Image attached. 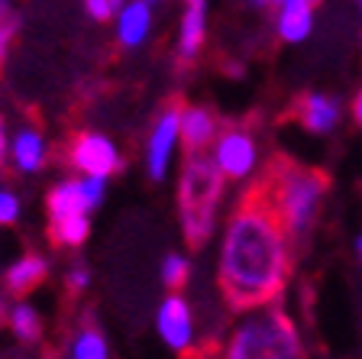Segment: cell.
Masks as SVG:
<instances>
[{
    "instance_id": "f546056e",
    "label": "cell",
    "mask_w": 362,
    "mask_h": 359,
    "mask_svg": "<svg viewBox=\"0 0 362 359\" xmlns=\"http://www.w3.org/2000/svg\"><path fill=\"white\" fill-rule=\"evenodd\" d=\"M113 4H117V7H123V4H127V0H113Z\"/></svg>"
},
{
    "instance_id": "7a4b0ae2",
    "label": "cell",
    "mask_w": 362,
    "mask_h": 359,
    "mask_svg": "<svg viewBox=\"0 0 362 359\" xmlns=\"http://www.w3.org/2000/svg\"><path fill=\"white\" fill-rule=\"evenodd\" d=\"M256 188L262 191L269 207L275 210V217L281 220L288 237L304 239L314 227L320 204H324L327 175L317 172V169H308V165L291 162V159H275Z\"/></svg>"
},
{
    "instance_id": "1f68e13d",
    "label": "cell",
    "mask_w": 362,
    "mask_h": 359,
    "mask_svg": "<svg viewBox=\"0 0 362 359\" xmlns=\"http://www.w3.org/2000/svg\"><path fill=\"white\" fill-rule=\"evenodd\" d=\"M146 4H156V0H146Z\"/></svg>"
},
{
    "instance_id": "ac0fdd59",
    "label": "cell",
    "mask_w": 362,
    "mask_h": 359,
    "mask_svg": "<svg viewBox=\"0 0 362 359\" xmlns=\"http://www.w3.org/2000/svg\"><path fill=\"white\" fill-rule=\"evenodd\" d=\"M10 330L20 343H36L42 337V321H39V311L30 301H20V304L10 311Z\"/></svg>"
},
{
    "instance_id": "e0dca14e",
    "label": "cell",
    "mask_w": 362,
    "mask_h": 359,
    "mask_svg": "<svg viewBox=\"0 0 362 359\" xmlns=\"http://www.w3.org/2000/svg\"><path fill=\"white\" fill-rule=\"evenodd\" d=\"M45 272H49V266H45L42 256H23V259H16L7 269V288L16 295L30 292V288H36L45 278Z\"/></svg>"
},
{
    "instance_id": "f1b7e54d",
    "label": "cell",
    "mask_w": 362,
    "mask_h": 359,
    "mask_svg": "<svg viewBox=\"0 0 362 359\" xmlns=\"http://www.w3.org/2000/svg\"><path fill=\"white\" fill-rule=\"evenodd\" d=\"M356 253H359V256H362V237H359V239H356Z\"/></svg>"
},
{
    "instance_id": "6da1fadb",
    "label": "cell",
    "mask_w": 362,
    "mask_h": 359,
    "mask_svg": "<svg viewBox=\"0 0 362 359\" xmlns=\"http://www.w3.org/2000/svg\"><path fill=\"white\" fill-rule=\"evenodd\" d=\"M288 230L259 188L246 191L233 217L226 220L217 256V282L233 311L262 307L281 295L291 272Z\"/></svg>"
},
{
    "instance_id": "7402d4cb",
    "label": "cell",
    "mask_w": 362,
    "mask_h": 359,
    "mask_svg": "<svg viewBox=\"0 0 362 359\" xmlns=\"http://www.w3.org/2000/svg\"><path fill=\"white\" fill-rule=\"evenodd\" d=\"M16 33V16H13V7L10 0H0V59L7 55V45Z\"/></svg>"
},
{
    "instance_id": "4fadbf2b",
    "label": "cell",
    "mask_w": 362,
    "mask_h": 359,
    "mask_svg": "<svg viewBox=\"0 0 362 359\" xmlns=\"http://www.w3.org/2000/svg\"><path fill=\"white\" fill-rule=\"evenodd\" d=\"M204 36H207V7L204 0H191L188 10L181 13V26H178V55L185 62L197 59L204 45Z\"/></svg>"
},
{
    "instance_id": "277c9868",
    "label": "cell",
    "mask_w": 362,
    "mask_h": 359,
    "mask_svg": "<svg viewBox=\"0 0 362 359\" xmlns=\"http://www.w3.org/2000/svg\"><path fill=\"white\" fill-rule=\"evenodd\" d=\"M220 198H223V175H220L217 162L204 152H191L178 188L181 230L191 246H204L214 237Z\"/></svg>"
},
{
    "instance_id": "ba28073f",
    "label": "cell",
    "mask_w": 362,
    "mask_h": 359,
    "mask_svg": "<svg viewBox=\"0 0 362 359\" xmlns=\"http://www.w3.org/2000/svg\"><path fill=\"white\" fill-rule=\"evenodd\" d=\"M156 330L162 343L175 353H185L194 343V314H191V304L181 295H168L156 311Z\"/></svg>"
},
{
    "instance_id": "ffe728a7",
    "label": "cell",
    "mask_w": 362,
    "mask_h": 359,
    "mask_svg": "<svg viewBox=\"0 0 362 359\" xmlns=\"http://www.w3.org/2000/svg\"><path fill=\"white\" fill-rule=\"evenodd\" d=\"M162 282L168 285V288H185V282H188L191 275V262L188 256H181V253H168L165 262H162Z\"/></svg>"
},
{
    "instance_id": "5bb4252c",
    "label": "cell",
    "mask_w": 362,
    "mask_h": 359,
    "mask_svg": "<svg viewBox=\"0 0 362 359\" xmlns=\"http://www.w3.org/2000/svg\"><path fill=\"white\" fill-rule=\"evenodd\" d=\"M10 159L20 172H39L45 165V139L39 130L23 127L10 139Z\"/></svg>"
},
{
    "instance_id": "9c48e42d",
    "label": "cell",
    "mask_w": 362,
    "mask_h": 359,
    "mask_svg": "<svg viewBox=\"0 0 362 359\" xmlns=\"http://www.w3.org/2000/svg\"><path fill=\"white\" fill-rule=\"evenodd\" d=\"M294 117H298V123L308 133L324 136L339 123V101L330 98V94H317V91L314 94H304L298 101V107H294Z\"/></svg>"
},
{
    "instance_id": "603a6c76",
    "label": "cell",
    "mask_w": 362,
    "mask_h": 359,
    "mask_svg": "<svg viewBox=\"0 0 362 359\" xmlns=\"http://www.w3.org/2000/svg\"><path fill=\"white\" fill-rule=\"evenodd\" d=\"M20 217V198L13 191H0V224H13Z\"/></svg>"
},
{
    "instance_id": "52a82bcc",
    "label": "cell",
    "mask_w": 362,
    "mask_h": 359,
    "mask_svg": "<svg viewBox=\"0 0 362 359\" xmlns=\"http://www.w3.org/2000/svg\"><path fill=\"white\" fill-rule=\"evenodd\" d=\"M68 159L81 175H100V178H110L113 172L123 169V156L117 149V142L104 133H81L71 142Z\"/></svg>"
},
{
    "instance_id": "30bf717a",
    "label": "cell",
    "mask_w": 362,
    "mask_h": 359,
    "mask_svg": "<svg viewBox=\"0 0 362 359\" xmlns=\"http://www.w3.org/2000/svg\"><path fill=\"white\" fill-rule=\"evenodd\" d=\"M314 13L317 0H281L279 4V20L275 30L285 42H304L314 30Z\"/></svg>"
},
{
    "instance_id": "d6a6232c",
    "label": "cell",
    "mask_w": 362,
    "mask_h": 359,
    "mask_svg": "<svg viewBox=\"0 0 362 359\" xmlns=\"http://www.w3.org/2000/svg\"><path fill=\"white\" fill-rule=\"evenodd\" d=\"M272 4H281V0H272Z\"/></svg>"
},
{
    "instance_id": "d4e9b609",
    "label": "cell",
    "mask_w": 362,
    "mask_h": 359,
    "mask_svg": "<svg viewBox=\"0 0 362 359\" xmlns=\"http://www.w3.org/2000/svg\"><path fill=\"white\" fill-rule=\"evenodd\" d=\"M65 282H68V288H71V292H81V288H88V285H90V272L84 269V266H71V269H68V275H65Z\"/></svg>"
},
{
    "instance_id": "484cf974",
    "label": "cell",
    "mask_w": 362,
    "mask_h": 359,
    "mask_svg": "<svg viewBox=\"0 0 362 359\" xmlns=\"http://www.w3.org/2000/svg\"><path fill=\"white\" fill-rule=\"evenodd\" d=\"M10 152V142H7V123H4V117H0V159Z\"/></svg>"
},
{
    "instance_id": "4316f807",
    "label": "cell",
    "mask_w": 362,
    "mask_h": 359,
    "mask_svg": "<svg viewBox=\"0 0 362 359\" xmlns=\"http://www.w3.org/2000/svg\"><path fill=\"white\" fill-rule=\"evenodd\" d=\"M353 117H356V123L362 127V91L356 94V101H353Z\"/></svg>"
},
{
    "instance_id": "83f0119b",
    "label": "cell",
    "mask_w": 362,
    "mask_h": 359,
    "mask_svg": "<svg viewBox=\"0 0 362 359\" xmlns=\"http://www.w3.org/2000/svg\"><path fill=\"white\" fill-rule=\"evenodd\" d=\"M249 7H265V4H272V0H246Z\"/></svg>"
},
{
    "instance_id": "d6986e66",
    "label": "cell",
    "mask_w": 362,
    "mask_h": 359,
    "mask_svg": "<svg viewBox=\"0 0 362 359\" xmlns=\"http://www.w3.org/2000/svg\"><path fill=\"white\" fill-rule=\"evenodd\" d=\"M55 227V239H59L62 246H81L84 239L90 233V220L88 214H78V217H68V220H59Z\"/></svg>"
},
{
    "instance_id": "8fae6325",
    "label": "cell",
    "mask_w": 362,
    "mask_h": 359,
    "mask_svg": "<svg viewBox=\"0 0 362 359\" xmlns=\"http://www.w3.org/2000/svg\"><path fill=\"white\" fill-rule=\"evenodd\" d=\"M152 30V4L146 0H129L123 4L120 13H117V36H120V45L127 49H136L149 39Z\"/></svg>"
},
{
    "instance_id": "7c38bea8",
    "label": "cell",
    "mask_w": 362,
    "mask_h": 359,
    "mask_svg": "<svg viewBox=\"0 0 362 359\" xmlns=\"http://www.w3.org/2000/svg\"><path fill=\"white\" fill-rule=\"evenodd\" d=\"M217 117H214L207 107L194 104V107H185L181 110V139L188 146L191 152H201L204 146H214L217 139Z\"/></svg>"
},
{
    "instance_id": "2e32d148",
    "label": "cell",
    "mask_w": 362,
    "mask_h": 359,
    "mask_svg": "<svg viewBox=\"0 0 362 359\" xmlns=\"http://www.w3.org/2000/svg\"><path fill=\"white\" fill-rule=\"evenodd\" d=\"M68 359H110V343H107L104 330L94 324H84L68 340Z\"/></svg>"
},
{
    "instance_id": "44dd1931",
    "label": "cell",
    "mask_w": 362,
    "mask_h": 359,
    "mask_svg": "<svg viewBox=\"0 0 362 359\" xmlns=\"http://www.w3.org/2000/svg\"><path fill=\"white\" fill-rule=\"evenodd\" d=\"M78 185H81V198H84V204H88V210H94L98 204H104L107 178H100V175H81V178H78Z\"/></svg>"
},
{
    "instance_id": "3957f363",
    "label": "cell",
    "mask_w": 362,
    "mask_h": 359,
    "mask_svg": "<svg viewBox=\"0 0 362 359\" xmlns=\"http://www.w3.org/2000/svg\"><path fill=\"white\" fill-rule=\"evenodd\" d=\"M220 359H304L301 334L275 304L249 307L226 334Z\"/></svg>"
},
{
    "instance_id": "5b68a950",
    "label": "cell",
    "mask_w": 362,
    "mask_h": 359,
    "mask_svg": "<svg viewBox=\"0 0 362 359\" xmlns=\"http://www.w3.org/2000/svg\"><path fill=\"white\" fill-rule=\"evenodd\" d=\"M211 159L217 162L220 175L230 181H243L256 172L259 165V146L256 136L249 133L246 127H226L217 133L214 139V152Z\"/></svg>"
},
{
    "instance_id": "4dcf8cb0",
    "label": "cell",
    "mask_w": 362,
    "mask_h": 359,
    "mask_svg": "<svg viewBox=\"0 0 362 359\" xmlns=\"http://www.w3.org/2000/svg\"><path fill=\"white\" fill-rule=\"evenodd\" d=\"M353 4H356V7H359V10H362V0H353Z\"/></svg>"
},
{
    "instance_id": "9a60e30c",
    "label": "cell",
    "mask_w": 362,
    "mask_h": 359,
    "mask_svg": "<svg viewBox=\"0 0 362 359\" xmlns=\"http://www.w3.org/2000/svg\"><path fill=\"white\" fill-rule=\"evenodd\" d=\"M45 207H49V220H52V224L78 217V214H88V204H84V198H81L78 178L59 181V185L49 191V198H45Z\"/></svg>"
},
{
    "instance_id": "8992f818",
    "label": "cell",
    "mask_w": 362,
    "mask_h": 359,
    "mask_svg": "<svg viewBox=\"0 0 362 359\" xmlns=\"http://www.w3.org/2000/svg\"><path fill=\"white\" fill-rule=\"evenodd\" d=\"M178 139H181V110L178 107H168V110H162L156 117L149 142H146V172H149L152 181L168 178Z\"/></svg>"
},
{
    "instance_id": "cb8c5ba5",
    "label": "cell",
    "mask_w": 362,
    "mask_h": 359,
    "mask_svg": "<svg viewBox=\"0 0 362 359\" xmlns=\"http://www.w3.org/2000/svg\"><path fill=\"white\" fill-rule=\"evenodd\" d=\"M84 10H88V16H94V20H110L117 4H113V0H84Z\"/></svg>"
}]
</instances>
